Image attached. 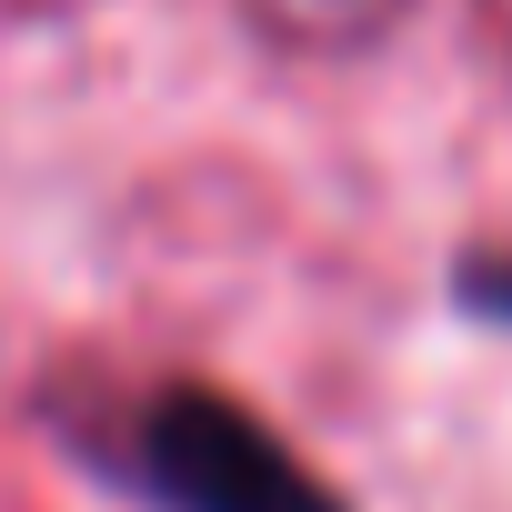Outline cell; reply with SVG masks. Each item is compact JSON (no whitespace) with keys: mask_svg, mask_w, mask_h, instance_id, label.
I'll return each mask as SVG.
<instances>
[{"mask_svg":"<svg viewBox=\"0 0 512 512\" xmlns=\"http://www.w3.org/2000/svg\"><path fill=\"white\" fill-rule=\"evenodd\" d=\"M131 482L161 512H352L332 472H312L251 402L231 392H151L131 422Z\"/></svg>","mask_w":512,"mask_h":512,"instance_id":"obj_1","label":"cell"},{"mask_svg":"<svg viewBox=\"0 0 512 512\" xmlns=\"http://www.w3.org/2000/svg\"><path fill=\"white\" fill-rule=\"evenodd\" d=\"M452 302L512 332V251H492V262H462V272H452Z\"/></svg>","mask_w":512,"mask_h":512,"instance_id":"obj_2","label":"cell"}]
</instances>
